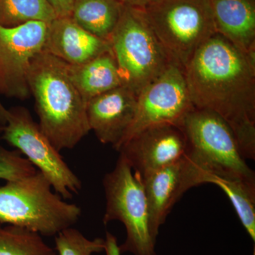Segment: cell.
<instances>
[{"label": "cell", "mask_w": 255, "mask_h": 255, "mask_svg": "<svg viewBox=\"0 0 255 255\" xmlns=\"http://www.w3.org/2000/svg\"><path fill=\"white\" fill-rule=\"evenodd\" d=\"M195 108L214 112L232 129L246 155L255 151V68L246 53L216 33L184 68Z\"/></svg>", "instance_id": "obj_1"}, {"label": "cell", "mask_w": 255, "mask_h": 255, "mask_svg": "<svg viewBox=\"0 0 255 255\" xmlns=\"http://www.w3.org/2000/svg\"><path fill=\"white\" fill-rule=\"evenodd\" d=\"M28 87L42 132L59 152L74 148L90 128L87 102L70 79L67 64L43 50L32 60Z\"/></svg>", "instance_id": "obj_2"}, {"label": "cell", "mask_w": 255, "mask_h": 255, "mask_svg": "<svg viewBox=\"0 0 255 255\" xmlns=\"http://www.w3.org/2000/svg\"><path fill=\"white\" fill-rule=\"evenodd\" d=\"M181 127L187 140L185 159L189 189L214 177L255 182V172L247 164L232 129L220 116L194 108Z\"/></svg>", "instance_id": "obj_3"}, {"label": "cell", "mask_w": 255, "mask_h": 255, "mask_svg": "<svg viewBox=\"0 0 255 255\" xmlns=\"http://www.w3.org/2000/svg\"><path fill=\"white\" fill-rule=\"evenodd\" d=\"M49 181L39 171L0 187V223L25 228L41 236H56L73 227L82 214L52 191Z\"/></svg>", "instance_id": "obj_4"}, {"label": "cell", "mask_w": 255, "mask_h": 255, "mask_svg": "<svg viewBox=\"0 0 255 255\" xmlns=\"http://www.w3.org/2000/svg\"><path fill=\"white\" fill-rule=\"evenodd\" d=\"M110 42L123 86L136 95L177 64L161 44L143 9L124 6Z\"/></svg>", "instance_id": "obj_5"}, {"label": "cell", "mask_w": 255, "mask_h": 255, "mask_svg": "<svg viewBox=\"0 0 255 255\" xmlns=\"http://www.w3.org/2000/svg\"><path fill=\"white\" fill-rule=\"evenodd\" d=\"M105 225L113 221L123 223L127 238L119 246L121 253L156 255L155 238L150 232L148 207L142 178L119 155L113 170L104 177Z\"/></svg>", "instance_id": "obj_6"}, {"label": "cell", "mask_w": 255, "mask_h": 255, "mask_svg": "<svg viewBox=\"0 0 255 255\" xmlns=\"http://www.w3.org/2000/svg\"><path fill=\"white\" fill-rule=\"evenodd\" d=\"M143 11L161 44L183 70L217 33L207 0H155Z\"/></svg>", "instance_id": "obj_7"}, {"label": "cell", "mask_w": 255, "mask_h": 255, "mask_svg": "<svg viewBox=\"0 0 255 255\" xmlns=\"http://www.w3.org/2000/svg\"><path fill=\"white\" fill-rule=\"evenodd\" d=\"M1 138L25 157L49 181L55 192L70 199L82 189V182L68 167L25 107L8 110Z\"/></svg>", "instance_id": "obj_8"}, {"label": "cell", "mask_w": 255, "mask_h": 255, "mask_svg": "<svg viewBox=\"0 0 255 255\" xmlns=\"http://www.w3.org/2000/svg\"><path fill=\"white\" fill-rule=\"evenodd\" d=\"M195 107L191 102L184 70L172 64L137 95L135 119L119 145L144 129L160 124L181 127Z\"/></svg>", "instance_id": "obj_9"}, {"label": "cell", "mask_w": 255, "mask_h": 255, "mask_svg": "<svg viewBox=\"0 0 255 255\" xmlns=\"http://www.w3.org/2000/svg\"><path fill=\"white\" fill-rule=\"evenodd\" d=\"M48 23L28 21L14 27L0 26V94L18 100L31 95L28 73L32 60L43 51Z\"/></svg>", "instance_id": "obj_10"}, {"label": "cell", "mask_w": 255, "mask_h": 255, "mask_svg": "<svg viewBox=\"0 0 255 255\" xmlns=\"http://www.w3.org/2000/svg\"><path fill=\"white\" fill-rule=\"evenodd\" d=\"M117 151L142 179L184 158L187 136L182 127L160 124L137 132Z\"/></svg>", "instance_id": "obj_11"}, {"label": "cell", "mask_w": 255, "mask_h": 255, "mask_svg": "<svg viewBox=\"0 0 255 255\" xmlns=\"http://www.w3.org/2000/svg\"><path fill=\"white\" fill-rule=\"evenodd\" d=\"M137 95L125 86L94 97L87 103L90 130L105 145L117 150L135 119Z\"/></svg>", "instance_id": "obj_12"}, {"label": "cell", "mask_w": 255, "mask_h": 255, "mask_svg": "<svg viewBox=\"0 0 255 255\" xmlns=\"http://www.w3.org/2000/svg\"><path fill=\"white\" fill-rule=\"evenodd\" d=\"M111 49L110 41L86 31L71 16L57 17L48 23L43 51L68 65H82Z\"/></svg>", "instance_id": "obj_13"}, {"label": "cell", "mask_w": 255, "mask_h": 255, "mask_svg": "<svg viewBox=\"0 0 255 255\" xmlns=\"http://www.w3.org/2000/svg\"><path fill=\"white\" fill-rule=\"evenodd\" d=\"M185 157L142 179L151 234L157 240L159 227L165 222L174 204L189 190Z\"/></svg>", "instance_id": "obj_14"}, {"label": "cell", "mask_w": 255, "mask_h": 255, "mask_svg": "<svg viewBox=\"0 0 255 255\" xmlns=\"http://www.w3.org/2000/svg\"><path fill=\"white\" fill-rule=\"evenodd\" d=\"M216 33L244 53L255 48V0H207Z\"/></svg>", "instance_id": "obj_15"}, {"label": "cell", "mask_w": 255, "mask_h": 255, "mask_svg": "<svg viewBox=\"0 0 255 255\" xmlns=\"http://www.w3.org/2000/svg\"><path fill=\"white\" fill-rule=\"evenodd\" d=\"M67 67L70 79L87 103L94 97L123 86L112 49L86 63L67 64Z\"/></svg>", "instance_id": "obj_16"}, {"label": "cell", "mask_w": 255, "mask_h": 255, "mask_svg": "<svg viewBox=\"0 0 255 255\" xmlns=\"http://www.w3.org/2000/svg\"><path fill=\"white\" fill-rule=\"evenodd\" d=\"M124 6L119 0H74L71 17L86 31L110 41Z\"/></svg>", "instance_id": "obj_17"}, {"label": "cell", "mask_w": 255, "mask_h": 255, "mask_svg": "<svg viewBox=\"0 0 255 255\" xmlns=\"http://www.w3.org/2000/svg\"><path fill=\"white\" fill-rule=\"evenodd\" d=\"M208 183L219 186L226 193L242 224L255 243V182L214 177Z\"/></svg>", "instance_id": "obj_18"}, {"label": "cell", "mask_w": 255, "mask_h": 255, "mask_svg": "<svg viewBox=\"0 0 255 255\" xmlns=\"http://www.w3.org/2000/svg\"><path fill=\"white\" fill-rule=\"evenodd\" d=\"M57 17L48 0H0V26L4 27L33 21L50 23Z\"/></svg>", "instance_id": "obj_19"}, {"label": "cell", "mask_w": 255, "mask_h": 255, "mask_svg": "<svg viewBox=\"0 0 255 255\" xmlns=\"http://www.w3.org/2000/svg\"><path fill=\"white\" fill-rule=\"evenodd\" d=\"M0 255H57L41 235L0 223Z\"/></svg>", "instance_id": "obj_20"}, {"label": "cell", "mask_w": 255, "mask_h": 255, "mask_svg": "<svg viewBox=\"0 0 255 255\" xmlns=\"http://www.w3.org/2000/svg\"><path fill=\"white\" fill-rule=\"evenodd\" d=\"M105 239L90 240L78 230L66 228L55 238V250L58 255H93L105 251Z\"/></svg>", "instance_id": "obj_21"}, {"label": "cell", "mask_w": 255, "mask_h": 255, "mask_svg": "<svg viewBox=\"0 0 255 255\" xmlns=\"http://www.w3.org/2000/svg\"><path fill=\"white\" fill-rule=\"evenodd\" d=\"M37 171L19 151L7 150L0 145V179L13 182L33 175Z\"/></svg>", "instance_id": "obj_22"}, {"label": "cell", "mask_w": 255, "mask_h": 255, "mask_svg": "<svg viewBox=\"0 0 255 255\" xmlns=\"http://www.w3.org/2000/svg\"><path fill=\"white\" fill-rule=\"evenodd\" d=\"M58 17L71 16L74 0H48Z\"/></svg>", "instance_id": "obj_23"}, {"label": "cell", "mask_w": 255, "mask_h": 255, "mask_svg": "<svg viewBox=\"0 0 255 255\" xmlns=\"http://www.w3.org/2000/svg\"><path fill=\"white\" fill-rule=\"evenodd\" d=\"M106 255H122L119 250L117 238L110 232H107L105 239Z\"/></svg>", "instance_id": "obj_24"}, {"label": "cell", "mask_w": 255, "mask_h": 255, "mask_svg": "<svg viewBox=\"0 0 255 255\" xmlns=\"http://www.w3.org/2000/svg\"><path fill=\"white\" fill-rule=\"evenodd\" d=\"M124 6L144 9L155 0H119Z\"/></svg>", "instance_id": "obj_25"}, {"label": "cell", "mask_w": 255, "mask_h": 255, "mask_svg": "<svg viewBox=\"0 0 255 255\" xmlns=\"http://www.w3.org/2000/svg\"><path fill=\"white\" fill-rule=\"evenodd\" d=\"M8 110L5 108L4 106L2 105L0 101V125L5 126L7 122Z\"/></svg>", "instance_id": "obj_26"}, {"label": "cell", "mask_w": 255, "mask_h": 255, "mask_svg": "<svg viewBox=\"0 0 255 255\" xmlns=\"http://www.w3.org/2000/svg\"><path fill=\"white\" fill-rule=\"evenodd\" d=\"M4 126L0 125V137L1 136V134H2L3 130H4Z\"/></svg>", "instance_id": "obj_27"}, {"label": "cell", "mask_w": 255, "mask_h": 255, "mask_svg": "<svg viewBox=\"0 0 255 255\" xmlns=\"http://www.w3.org/2000/svg\"><path fill=\"white\" fill-rule=\"evenodd\" d=\"M253 255H255V248L254 246V250H253Z\"/></svg>", "instance_id": "obj_28"}]
</instances>
